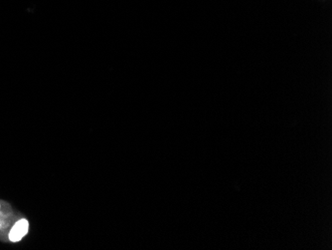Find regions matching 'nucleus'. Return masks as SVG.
<instances>
[{
	"mask_svg": "<svg viewBox=\"0 0 332 250\" xmlns=\"http://www.w3.org/2000/svg\"><path fill=\"white\" fill-rule=\"evenodd\" d=\"M28 228H29V224L26 220H20L19 222H17L12 227V229L10 230V233H9L10 241H12V242L20 241L27 234Z\"/></svg>",
	"mask_w": 332,
	"mask_h": 250,
	"instance_id": "nucleus-1",
	"label": "nucleus"
}]
</instances>
